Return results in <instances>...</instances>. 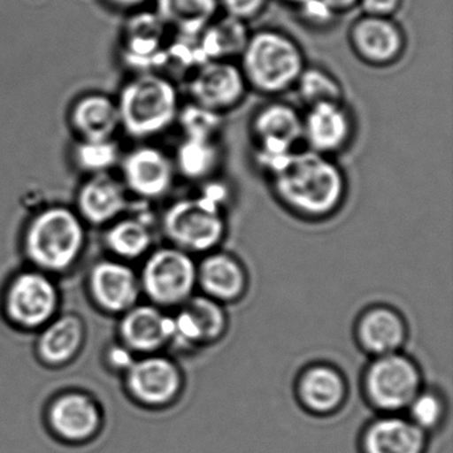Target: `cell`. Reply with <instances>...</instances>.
<instances>
[{
	"mask_svg": "<svg viewBox=\"0 0 453 453\" xmlns=\"http://www.w3.org/2000/svg\"><path fill=\"white\" fill-rule=\"evenodd\" d=\"M265 171L270 174L275 196L302 216L333 213L346 193V179L338 164L310 150H294Z\"/></svg>",
	"mask_w": 453,
	"mask_h": 453,
	"instance_id": "1",
	"label": "cell"
},
{
	"mask_svg": "<svg viewBox=\"0 0 453 453\" xmlns=\"http://www.w3.org/2000/svg\"><path fill=\"white\" fill-rule=\"evenodd\" d=\"M246 86L264 95H280L296 87L306 68L303 51L285 33L259 30L250 34L241 54Z\"/></svg>",
	"mask_w": 453,
	"mask_h": 453,
	"instance_id": "2",
	"label": "cell"
},
{
	"mask_svg": "<svg viewBox=\"0 0 453 453\" xmlns=\"http://www.w3.org/2000/svg\"><path fill=\"white\" fill-rule=\"evenodd\" d=\"M120 124L129 136L148 139L166 131L179 116V92L158 73H140L121 89Z\"/></svg>",
	"mask_w": 453,
	"mask_h": 453,
	"instance_id": "3",
	"label": "cell"
},
{
	"mask_svg": "<svg viewBox=\"0 0 453 453\" xmlns=\"http://www.w3.org/2000/svg\"><path fill=\"white\" fill-rule=\"evenodd\" d=\"M221 201V188L211 187L201 197L174 203L163 221L164 232L174 248L189 254L216 248L225 234Z\"/></svg>",
	"mask_w": 453,
	"mask_h": 453,
	"instance_id": "4",
	"label": "cell"
},
{
	"mask_svg": "<svg viewBox=\"0 0 453 453\" xmlns=\"http://www.w3.org/2000/svg\"><path fill=\"white\" fill-rule=\"evenodd\" d=\"M83 226L65 208L42 211L31 222L26 235V250L34 264L59 272L78 258L83 246Z\"/></svg>",
	"mask_w": 453,
	"mask_h": 453,
	"instance_id": "5",
	"label": "cell"
},
{
	"mask_svg": "<svg viewBox=\"0 0 453 453\" xmlns=\"http://www.w3.org/2000/svg\"><path fill=\"white\" fill-rule=\"evenodd\" d=\"M365 391L378 410H405L421 392L420 371L410 357L399 352L376 357L365 371Z\"/></svg>",
	"mask_w": 453,
	"mask_h": 453,
	"instance_id": "6",
	"label": "cell"
},
{
	"mask_svg": "<svg viewBox=\"0 0 453 453\" xmlns=\"http://www.w3.org/2000/svg\"><path fill=\"white\" fill-rule=\"evenodd\" d=\"M142 285L150 301L158 306L187 303L197 286V265L181 249H158L145 262Z\"/></svg>",
	"mask_w": 453,
	"mask_h": 453,
	"instance_id": "7",
	"label": "cell"
},
{
	"mask_svg": "<svg viewBox=\"0 0 453 453\" xmlns=\"http://www.w3.org/2000/svg\"><path fill=\"white\" fill-rule=\"evenodd\" d=\"M250 131L257 160L264 169L278 158L290 155L303 140L302 115L288 103L262 105L251 119Z\"/></svg>",
	"mask_w": 453,
	"mask_h": 453,
	"instance_id": "8",
	"label": "cell"
},
{
	"mask_svg": "<svg viewBox=\"0 0 453 453\" xmlns=\"http://www.w3.org/2000/svg\"><path fill=\"white\" fill-rule=\"evenodd\" d=\"M246 89L240 65L232 60H209L196 68L189 81L192 102L219 113L240 104Z\"/></svg>",
	"mask_w": 453,
	"mask_h": 453,
	"instance_id": "9",
	"label": "cell"
},
{
	"mask_svg": "<svg viewBox=\"0 0 453 453\" xmlns=\"http://www.w3.org/2000/svg\"><path fill=\"white\" fill-rule=\"evenodd\" d=\"M349 41L354 54L375 67L394 65L405 50L404 33L392 18L362 15L352 23Z\"/></svg>",
	"mask_w": 453,
	"mask_h": 453,
	"instance_id": "10",
	"label": "cell"
},
{
	"mask_svg": "<svg viewBox=\"0 0 453 453\" xmlns=\"http://www.w3.org/2000/svg\"><path fill=\"white\" fill-rule=\"evenodd\" d=\"M57 304L55 286L38 273L20 274L7 293V314L23 327L44 325L54 315Z\"/></svg>",
	"mask_w": 453,
	"mask_h": 453,
	"instance_id": "11",
	"label": "cell"
},
{
	"mask_svg": "<svg viewBox=\"0 0 453 453\" xmlns=\"http://www.w3.org/2000/svg\"><path fill=\"white\" fill-rule=\"evenodd\" d=\"M166 27L156 12H140L132 17L124 30V62L142 73L166 65Z\"/></svg>",
	"mask_w": 453,
	"mask_h": 453,
	"instance_id": "12",
	"label": "cell"
},
{
	"mask_svg": "<svg viewBox=\"0 0 453 453\" xmlns=\"http://www.w3.org/2000/svg\"><path fill=\"white\" fill-rule=\"evenodd\" d=\"M303 140L307 150L330 156L341 152L352 137L351 115L343 103H322L312 105L302 116Z\"/></svg>",
	"mask_w": 453,
	"mask_h": 453,
	"instance_id": "13",
	"label": "cell"
},
{
	"mask_svg": "<svg viewBox=\"0 0 453 453\" xmlns=\"http://www.w3.org/2000/svg\"><path fill=\"white\" fill-rule=\"evenodd\" d=\"M173 161L155 147H140L124 157L123 174L127 187L142 198H160L174 181Z\"/></svg>",
	"mask_w": 453,
	"mask_h": 453,
	"instance_id": "14",
	"label": "cell"
},
{
	"mask_svg": "<svg viewBox=\"0 0 453 453\" xmlns=\"http://www.w3.org/2000/svg\"><path fill=\"white\" fill-rule=\"evenodd\" d=\"M129 391L147 405L173 402L182 386L181 372L172 360L150 357L131 365L127 375Z\"/></svg>",
	"mask_w": 453,
	"mask_h": 453,
	"instance_id": "15",
	"label": "cell"
},
{
	"mask_svg": "<svg viewBox=\"0 0 453 453\" xmlns=\"http://www.w3.org/2000/svg\"><path fill=\"white\" fill-rule=\"evenodd\" d=\"M426 432L400 416L376 418L360 437V453H426Z\"/></svg>",
	"mask_w": 453,
	"mask_h": 453,
	"instance_id": "16",
	"label": "cell"
},
{
	"mask_svg": "<svg viewBox=\"0 0 453 453\" xmlns=\"http://www.w3.org/2000/svg\"><path fill=\"white\" fill-rule=\"evenodd\" d=\"M184 304L173 319V339L190 346L213 343L224 335L226 315L219 302L205 296L190 298Z\"/></svg>",
	"mask_w": 453,
	"mask_h": 453,
	"instance_id": "17",
	"label": "cell"
},
{
	"mask_svg": "<svg viewBox=\"0 0 453 453\" xmlns=\"http://www.w3.org/2000/svg\"><path fill=\"white\" fill-rule=\"evenodd\" d=\"M91 291L99 306L112 312L128 311L136 303L140 283L126 265L104 261L91 273Z\"/></svg>",
	"mask_w": 453,
	"mask_h": 453,
	"instance_id": "18",
	"label": "cell"
},
{
	"mask_svg": "<svg viewBox=\"0 0 453 453\" xmlns=\"http://www.w3.org/2000/svg\"><path fill=\"white\" fill-rule=\"evenodd\" d=\"M50 426L67 441H84L96 434L100 415L96 404L87 395H63L50 408Z\"/></svg>",
	"mask_w": 453,
	"mask_h": 453,
	"instance_id": "19",
	"label": "cell"
},
{
	"mask_svg": "<svg viewBox=\"0 0 453 453\" xmlns=\"http://www.w3.org/2000/svg\"><path fill=\"white\" fill-rule=\"evenodd\" d=\"M174 323L155 306L132 307L120 326L121 338L131 349L152 352L173 339Z\"/></svg>",
	"mask_w": 453,
	"mask_h": 453,
	"instance_id": "20",
	"label": "cell"
},
{
	"mask_svg": "<svg viewBox=\"0 0 453 453\" xmlns=\"http://www.w3.org/2000/svg\"><path fill=\"white\" fill-rule=\"evenodd\" d=\"M357 341L375 357L397 352L407 336L404 320L388 307H373L357 322Z\"/></svg>",
	"mask_w": 453,
	"mask_h": 453,
	"instance_id": "21",
	"label": "cell"
},
{
	"mask_svg": "<svg viewBox=\"0 0 453 453\" xmlns=\"http://www.w3.org/2000/svg\"><path fill=\"white\" fill-rule=\"evenodd\" d=\"M246 274L237 259L224 253L211 254L197 266V285L208 298L237 301L246 290Z\"/></svg>",
	"mask_w": 453,
	"mask_h": 453,
	"instance_id": "22",
	"label": "cell"
},
{
	"mask_svg": "<svg viewBox=\"0 0 453 453\" xmlns=\"http://www.w3.org/2000/svg\"><path fill=\"white\" fill-rule=\"evenodd\" d=\"M70 119L81 140H111L121 127L118 103L100 94L81 97Z\"/></svg>",
	"mask_w": 453,
	"mask_h": 453,
	"instance_id": "23",
	"label": "cell"
},
{
	"mask_svg": "<svg viewBox=\"0 0 453 453\" xmlns=\"http://www.w3.org/2000/svg\"><path fill=\"white\" fill-rule=\"evenodd\" d=\"M302 404L317 415L334 412L346 397L343 376L327 365H314L302 373L298 383Z\"/></svg>",
	"mask_w": 453,
	"mask_h": 453,
	"instance_id": "24",
	"label": "cell"
},
{
	"mask_svg": "<svg viewBox=\"0 0 453 453\" xmlns=\"http://www.w3.org/2000/svg\"><path fill=\"white\" fill-rule=\"evenodd\" d=\"M126 206V193L120 182L105 173L95 174L79 193L81 214L95 225L111 221Z\"/></svg>",
	"mask_w": 453,
	"mask_h": 453,
	"instance_id": "25",
	"label": "cell"
},
{
	"mask_svg": "<svg viewBox=\"0 0 453 453\" xmlns=\"http://www.w3.org/2000/svg\"><path fill=\"white\" fill-rule=\"evenodd\" d=\"M156 6L161 20L185 36L200 35L219 10L217 0H156Z\"/></svg>",
	"mask_w": 453,
	"mask_h": 453,
	"instance_id": "26",
	"label": "cell"
},
{
	"mask_svg": "<svg viewBox=\"0 0 453 453\" xmlns=\"http://www.w3.org/2000/svg\"><path fill=\"white\" fill-rule=\"evenodd\" d=\"M249 36L250 33L245 22L225 15L217 22L213 20L198 35V44L205 62L232 60L233 58L241 57Z\"/></svg>",
	"mask_w": 453,
	"mask_h": 453,
	"instance_id": "27",
	"label": "cell"
},
{
	"mask_svg": "<svg viewBox=\"0 0 453 453\" xmlns=\"http://www.w3.org/2000/svg\"><path fill=\"white\" fill-rule=\"evenodd\" d=\"M83 341V326L73 315L55 320L39 339V354L51 365H62L78 352Z\"/></svg>",
	"mask_w": 453,
	"mask_h": 453,
	"instance_id": "28",
	"label": "cell"
},
{
	"mask_svg": "<svg viewBox=\"0 0 453 453\" xmlns=\"http://www.w3.org/2000/svg\"><path fill=\"white\" fill-rule=\"evenodd\" d=\"M221 163V150L217 142L185 139L176 153L174 168L192 181L211 179Z\"/></svg>",
	"mask_w": 453,
	"mask_h": 453,
	"instance_id": "29",
	"label": "cell"
},
{
	"mask_svg": "<svg viewBox=\"0 0 453 453\" xmlns=\"http://www.w3.org/2000/svg\"><path fill=\"white\" fill-rule=\"evenodd\" d=\"M299 97L307 105L343 103V88L333 73L320 67H306L296 84Z\"/></svg>",
	"mask_w": 453,
	"mask_h": 453,
	"instance_id": "30",
	"label": "cell"
},
{
	"mask_svg": "<svg viewBox=\"0 0 453 453\" xmlns=\"http://www.w3.org/2000/svg\"><path fill=\"white\" fill-rule=\"evenodd\" d=\"M107 243L111 250L119 256L137 258L150 249L152 235L147 225L134 219H126L108 232Z\"/></svg>",
	"mask_w": 453,
	"mask_h": 453,
	"instance_id": "31",
	"label": "cell"
},
{
	"mask_svg": "<svg viewBox=\"0 0 453 453\" xmlns=\"http://www.w3.org/2000/svg\"><path fill=\"white\" fill-rule=\"evenodd\" d=\"M224 113L208 110L203 105L189 103L179 111L180 126L184 131L185 139L209 140L216 142L222 126Z\"/></svg>",
	"mask_w": 453,
	"mask_h": 453,
	"instance_id": "32",
	"label": "cell"
},
{
	"mask_svg": "<svg viewBox=\"0 0 453 453\" xmlns=\"http://www.w3.org/2000/svg\"><path fill=\"white\" fill-rule=\"evenodd\" d=\"M75 160L81 171L102 174L119 161V147L111 140H81L75 148Z\"/></svg>",
	"mask_w": 453,
	"mask_h": 453,
	"instance_id": "33",
	"label": "cell"
},
{
	"mask_svg": "<svg viewBox=\"0 0 453 453\" xmlns=\"http://www.w3.org/2000/svg\"><path fill=\"white\" fill-rule=\"evenodd\" d=\"M408 410L411 413L410 420L428 434V431L441 423L444 405L436 394L420 392L411 403Z\"/></svg>",
	"mask_w": 453,
	"mask_h": 453,
	"instance_id": "34",
	"label": "cell"
},
{
	"mask_svg": "<svg viewBox=\"0 0 453 453\" xmlns=\"http://www.w3.org/2000/svg\"><path fill=\"white\" fill-rule=\"evenodd\" d=\"M217 2L219 9L224 10L225 15L245 23L261 15L267 4V0H217Z\"/></svg>",
	"mask_w": 453,
	"mask_h": 453,
	"instance_id": "35",
	"label": "cell"
},
{
	"mask_svg": "<svg viewBox=\"0 0 453 453\" xmlns=\"http://www.w3.org/2000/svg\"><path fill=\"white\" fill-rule=\"evenodd\" d=\"M298 10L302 20L312 27H326L336 17L335 12H331L322 0H309L298 6Z\"/></svg>",
	"mask_w": 453,
	"mask_h": 453,
	"instance_id": "36",
	"label": "cell"
},
{
	"mask_svg": "<svg viewBox=\"0 0 453 453\" xmlns=\"http://www.w3.org/2000/svg\"><path fill=\"white\" fill-rule=\"evenodd\" d=\"M403 0H359L357 6L363 15L378 18H392L402 9Z\"/></svg>",
	"mask_w": 453,
	"mask_h": 453,
	"instance_id": "37",
	"label": "cell"
},
{
	"mask_svg": "<svg viewBox=\"0 0 453 453\" xmlns=\"http://www.w3.org/2000/svg\"><path fill=\"white\" fill-rule=\"evenodd\" d=\"M322 2L336 15L349 12L359 4V0H322Z\"/></svg>",
	"mask_w": 453,
	"mask_h": 453,
	"instance_id": "38",
	"label": "cell"
},
{
	"mask_svg": "<svg viewBox=\"0 0 453 453\" xmlns=\"http://www.w3.org/2000/svg\"><path fill=\"white\" fill-rule=\"evenodd\" d=\"M111 4L123 9H134V7L142 6L147 0H110Z\"/></svg>",
	"mask_w": 453,
	"mask_h": 453,
	"instance_id": "39",
	"label": "cell"
},
{
	"mask_svg": "<svg viewBox=\"0 0 453 453\" xmlns=\"http://www.w3.org/2000/svg\"><path fill=\"white\" fill-rule=\"evenodd\" d=\"M285 4H293V6H301V4H306L309 0H282Z\"/></svg>",
	"mask_w": 453,
	"mask_h": 453,
	"instance_id": "40",
	"label": "cell"
}]
</instances>
